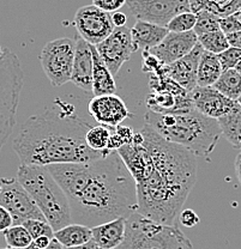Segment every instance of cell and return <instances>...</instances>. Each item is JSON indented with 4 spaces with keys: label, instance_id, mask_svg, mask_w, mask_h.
Segmentation results:
<instances>
[{
    "label": "cell",
    "instance_id": "cell-3",
    "mask_svg": "<svg viewBox=\"0 0 241 249\" xmlns=\"http://www.w3.org/2000/svg\"><path fill=\"white\" fill-rule=\"evenodd\" d=\"M152 157V170L137 185L138 213L165 225H177L183 206L197 180L196 156L167 142L144 124L139 131Z\"/></svg>",
    "mask_w": 241,
    "mask_h": 249
},
{
    "label": "cell",
    "instance_id": "cell-47",
    "mask_svg": "<svg viewBox=\"0 0 241 249\" xmlns=\"http://www.w3.org/2000/svg\"><path fill=\"white\" fill-rule=\"evenodd\" d=\"M235 70H237V71L239 72V73H241V60L239 61V64H238L237 66H235Z\"/></svg>",
    "mask_w": 241,
    "mask_h": 249
},
{
    "label": "cell",
    "instance_id": "cell-23",
    "mask_svg": "<svg viewBox=\"0 0 241 249\" xmlns=\"http://www.w3.org/2000/svg\"><path fill=\"white\" fill-rule=\"evenodd\" d=\"M223 73L221 62L216 54L204 51L198 66V74H197V84L202 88L214 87L221 74Z\"/></svg>",
    "mask_w": 241,
    "mask_h": 249
},
{
    "label": "cell",
    "instance_id": "cell-10",
    "mask_svg": "<svg viewBox=\"0 0 241 249\" xmlns=\"http://www.w3.org/2000/svg\"><path fill=\"white\" fill-rule=\"evenodd\" d=\"M137 20L166 27L178 15L191 11L190 0H126Z\"/></svg>",
    "mask_w": 241,
    "mask_h": 249
},
{
    "label": "cell",
    "instance_id": "cell-29",
    "mask_svg": "<svg viewBox=\"0 0 241 249\" xmlns=\"http://www.w3.org/2000/svg\"><path fill=\"white\" fill-rule=\"evenodd\" d=\"M4 238L7 247L22 248L29 247L34 242L32 235L25 229L24 225H14L6 231H4Z\"/></svg>",
    "mask_w": 241,
    "mask_h": 249
},
{
    "label": "cell",
    "instance_id": "cell-21",
    "mask_svg": "<svg viewBox=\"0 0 241 249\" xmlns=\"http://www.w3.org/2000/svg\"><path fill=\"white\" fill-rule=\"evenodd\" d=\"M93 60H94V73H93V93L94 96L113 95L116 91V84L114 76L95 46H92Z\"/></svg>",
    "mask_w": 241,
    "mask_h": 249
},
{
    "label": "cell",
    "instance_id": "cell-25",
    "mask_svg": "<svg viewBox=\"0 0 241 249\" xmlns=\"http://www.w3.org/2000/svg\"><path fill=\"white\" fill-rule=\"evenodd\" d=\"M190 4L194 14L201 10H209L220 18L232 16L241 9V0H190Z\"/></svg>",
    "mask_w": 241,
    "mask_h": 249
},
{
    "label": "cell",
    "instance_id": "cell-4",
    "mask_svg": "<svg viewBox=\"0 0 241 249\" xmlns=\"http://www.w3.org/2000/svg\"><path fill=\"white\" fill-rule=\"evenodd\" d=\"M144 121L163 139L185 147L196 157H209L222 136L217 120L194 108L166 114L148 110Z\"/></svg>",
    "mask_w": 241,
    "mask_h": 249
},
{
    "label": "cell",
    "instance_id": "cell-39",
    "mask_svg": "<svg viewBox=\"0 0 241 249\" xmlns=\"http://www.w3.org/2000/svg\"><path fill=\"white\" fill-rule=\"evenodd\" d=\"M11 227H14V219H12V216L10 214V212L7 211L6 209L0 206V232L6 231V230L10 229Z\"/></svg>",
    "mask_w": 241,
    "mask_h": 249
},
{
    "label": "cell",
    "instance_id": "cell-44",
    "mask_svg": "<svg viewBox=\"0 0 241 249\" xmlns=\"http://www.w3.org/2000/svg\"><path fill=\"white\" fill-rule=\"evenodd\" d=\"M69 249H103V248H101L100 246H97L94 241H90V242L87 243V245L79 246V247H76V248H69Z\"/></svg>",
    "mask_w": 241,
    "mask_h": 249
},
{
    "label": "cell",
    "instance_id": "cell-18",
    "mask_svg": "<svg viewBox=\"0 0 241 249\" xmlns=\"http://www.w3.org/2000/svg\"><path fill=\"white\" fill-rule=\"evenodd\" d=\"M128 218L121 217L92 228L93 241L103 249H116L126 236Z\"/></svg>",
    "mask_w": 241,
    "mask_h": 249
},
{
    "label": "cell",
    "instance_id": "cell-33",
    "mask_svg": "<svg viewBox=\"0 0 241 249\" xmlns=\"http://www.w3.org/2000/svg\"><path fill=\"white\" fill-rule=\"evenodd\" d=\"M142 55H143V64H142V67H143L142 70H143V72L150 73V76H167V74H166L167 65L161 62L159 59L155 55H152L149 51H143Z\"/></svg>",
    "mask_w": 241,
    "mask_h": 249
},
{
    "label": "cell",
    "instance_id": "cell-27",
    "mask_svg": "<svg viewBox=\"0 0 241 249\" xmlns=\"http://www.w3.org/2000/svg\"><path fill=\"white\" fill-rule=\"evenodd\" d=\"M113 129L114 127L105 126V124H95L90 127L85 136L88 146L94 151L111 152L108 151V144H110Z\"/></svg>",
    "mask_w": 241,
    "mask_h": 249
},
{
    "label": "cell",
    "instance_id": "cell-30",
    "mask_svg": "<svg viewBox=\"0 0 241 249\" xmlns=\"http://www.w3.org/2000/svg\"><path fill=\"white\" fill-rule=\"evenodd\" d=\"M196 16L197 23L193 31L198 37L202 35H205V34L221 30V27H220L221 18L215 15L214 12L209 11V10H201V11L197 12Z\"/></svg>",
    "mask_w": 241,
    "mask_h": 249
},
{
    "label": "cell",
    "instance_id": "cell-32",
    "mask_svg": "<svg viewBox=\"0 0 241 249\" xmlns=\"http://www.w3.org/2000/svg\"><path fill=\"white\" fill-rule=\"evenodd\" d=\"M196 23L197 16L194 12H184L170 20L169 24L167 25V29L169 30V33H188L193 31Z\"/></svg>",
    "mask_w": 241,
    "mask_h": 249
},
{
    "label": "cell",
    "instance_id": "cell-1",
    "mask_svg": "<svg viewBox=\"0 0 241 249\" xmlns=\"http://www.w3.org/2000/svg\"><path fill=\"white\" fill-rule=\"evenodd\" d=\"M47 168L69 199L72 222L94 228L138 212L136 181L116 151L92 162Z\"/></svg>",
    "mask_w": 241,
    "mask_h": 249
},
{
    "label": "cell",
    "instance_id": "cell-38",
    "mask_svg": "<svg viewBox=\"0 0 241 249\" xmlns=\"http://www.w3.org/2000/svg\"><path fill=\"white\" fill-rule=\"evenodd\" d=\"M179 220H180L181 224L186 228H193L196 227L197 224H199L201 219H199V216L191 209L183 210L179 216Z\"/></svg>",
    "mask_w": 241,
    "mask_h": 249
},
{
    "label": "cell",
    "instance_id": "cell-14",
    "mask_svg": "<svg viewBox=\"0 0 241 249\" xmlns=\"http://www.w3.org/2000/svg\"><path fill=\"white\" fill-rule=\"evenodd\" d=\"M190 97L197 111L215 120L229 114L239 105L237 101L230 100L223 93L217 91L214 87H197L190 92Z\"/></svg>",
    "mask_w": 241,
    "mask_h": 249
},
{
    "label": "cell",
    "instance_id": "cell-6",
    "mask_svg": "<svg viewBox=\"0 0 241 249\" xmlns=\"http://www.w3.org/2000/svg\"><path fill=\"white\" fill-rule=\"evenodd\" d=\"M116 249H192L178 225H165L136 212L128 218L126 236Z\"/></svg>",
    "mask_w": 241,
    "mask_h": 249
},
{
    "label": "cell",
    "instance_id": "cell-24",
    "mask_svg": "<svg viewBox=\"0 0 241 249\" xmlns=\"http://www.w3.org/2000/svg\"><path fill=\"white\" fill-rule=\"evenodd\" d=\"M222 136L233 147L241 150V107H238L217 120Z\"/></svg>",
    "mask_w": 241,
    "mask_h": 249
},
{
    "label": "cell",
    "instance_id": "cell-20",
    "mask_svg": "<svg viewBox=\"0 0 241 249\" xmlns=\"http://www.w3.org/2000/svg\"><path fill=\"white\" fill-rule=\"evenodd\" d=\"M149 110L157 114L173 113L193 108L190 93L187 96H175L169 92H151L145 100Z\"/></svg>",
    "mask_w": 241,
    "mask_h": 249
},
{
    "label": "cell",
    "instance_id": "cell-28",
    "mask_svg": "<svg viewBox=\"0 0 241 249\" xmlns=\"http://www.w3.org/2000/svg\"><path fill=\"white\" fill-rule=\"evenodd\" d=\"M199 45L204 48V51L210 52L212 54H219L223 53L229 48V43H228L227 35L222 30L214 31V33L205 34L198 37Z\"/></svg>",
    "mask_w": 241,
    "mask_h": 249
},
{
    "label": "cell",
    "instance_id": "cell-34",
    "mask_svg": "<svg viewBox=\"0 0 241 249\" xmlns=\"http://www.w3.org/2000/svg\"><path fill=\"white\" fill-rule=\"evenodd\" d=\"M25 227V229L29 231L32 235L33 240H36L38 237H42V236H47V237L54 238V230L51 227V224L47 220H37V219H32L27 220V222L23 224Z\"/></svg>",
    "mask_w": 241,
    "mask_h": 249
},
{
    "label": "cell",
    "instance_id": "cell-37",
    "mask_svg": "<svg viewBox=\"0 0 241 249\" xmlns=\"http://www.w3.org/2000/svg\"><path fill=\"white\" fill-rule=\"evenodd\" d=\"M126 4V0H93V5L106 12H116Z\"/></svg>",
    "mask_w": 241,
    "mask_h": 249
},
{
    "label": "cell",
    "instance_id": "cell-19",
    "mask_svg": "<svg viewBox=\"0 0 241 249\" xmlns=\"http://www.w3.org/2000/svg\"><path fill=\"white\" fill-rule=\"evenodd\" d=\"M132 38L136 46L143 51H150L155 48L167 37L169 30L166 27L152 24L143 20H136L131 29Z\"/></svg>",
    "mask_w": 241,
    "mask_h": 249
},
{
    "label": "cell",
    "instance_id": "cell-36",
    "mask_svg": "<svg viewBox=\"0 0 241 249\" xmlns=\"http://www.w3.org/2000/svg\"><path fill=\"white\" fill-rule=\"evenodd\" d=\"M220 27H221V30L223 31L225 35L241 31V23L233 15L221 18V20H220Z\"/></svg>",
    "mask_w": 241,
    "mask_h": 249
},
{
    "label": "cell",
    "instance_id": "cell-41",
    "mask_svg": "<svg viewBox=\"0 0 241 249\" xmlns=\"http://www.w3.org/2000/svg\"><path fill=\"white\" fill-rule=\"evenodd\" d=\"M228 43H229L230 47H234V48L241 49V31H238V33L229 34L227 35Z\"/></svg>",
    "mask_w": 241,
    "mask_h": 249
},
{
    "label": "cell",
    "instance_id": "cell-35",
    "mask_svg": "<svg viewBox=\"0 0 241 249\" xmlns=\"http://www.w3.org/2000/svg\"><path fill=\"white\" fill-rule=\"evenodd\" d=\"M217 56H219L223 71L233 70L235 69V66H237V65L239 64V61L241 60V49L234 48V47H229L227 51L219 54Z\"/></svg>",
    "mask_w": 241,
    "mask_h": 249
},
{
    "label": "cell",
    "instance_id": "cell-11",
    "mask_svg": "<svg viewBox=\"0 0 241 249\" xmlns=\"http://www.w3.org/2000/svg\"><path fill=\"white\" fill-rule=\"evenodd\" d=\"M74 27L80 37L92 46L100 45L115 29L112 15L98 9L95 5H87L77 10Z\"/></svg>",
    "mask_w": 241,
    "mask_h": 249
},
{
    "label": "cell",
    "instance_id": "cell-51",
    "mask_svg": "<svg viewBox=\"0 0 241 249\" xmlns=\"http://www.w3.org/2000/svg\"><path fill=\"white\" fill-rule=\"evenodd\" d=\"M1 249H22V248H11V247H6V248H1ZM27 249V248H25Z\"/></svg>",
    "mask_w": 241,
    "mask_h": 249
},
{
    "label": "cell",
    "instance_id": "cell-26",
    "mask_svg": "<svg viewBox=\"0 0 241 249\" xmlns=\"http://www.w3.org/2000/svg\"><path fill=\"white\" fill-rule=\"evenodd\" d=\"M214 88L230 100L237 101L241 95V73L235 69L223 71Z\"/></svg>",
    "mask_w": 241,
    "mask_h": 249
},
{
    "label": "cell",
    "instance_id": "cell-45",
    "mask_svg": "<svg viewBox=\"0 0 241 249\" xmlns=\"http://www.w3.org/2000/svg\"><path fill=\"white\" fill-rule=\"evenodd\" d=\"M65 247L63 245H61L60 242H59L58 240H56V238H53V240L51 241V243H49V246L46 249H64Z\"/></svg>",
    "mask_w": 241,
    "mask_h": 249
},
{
    "label": "cell",
    "instance_id": "cell-48",
    "mask_svg": "<svg viewBox=\"0 0 241 249\" xmlns=\"http://www.w3.org/2000/svg\"><path fill=\"white\" fill-rule=\"evenodd\" d=\"M27 249H40V248H38V247H37V246H36V245H35V243H34V242H33V243H32V245H30V246H29V247H28Z\"/></svg>",
    "mask_w": 241,
    "mask_h": 249
},
{
    "label": "cell",
    "instance_id": "cell-46",
    "mask_svg": "<svg viewBox=\"0 0 241 249\" xmlns=\"http://www.w3.org/2000/svg\"><path fill=\"white\" fill-rule=\"evenodd\" d=\"M233 16H234V17L237 18V19L239 20V22L241 23V9L238 10L237 12H234V14H233Z\"/></svg>",
    "mask_w": 241,
    "mask_h": 249
},
{
    "label": "cell",
    "instance_id": "cell-31",
    "mask_svg": "<svg viewBox=\"0 0 241 249\" xmlns=\"http://www.w3.org/2000/svg\"><path fill=\"white\" fill-rule=\"evenodd\" d=\"M134 133H136V132L132 131V129L128 126L119 124V126L114 127L110 144H108V151H118L119 149H121V147L125 146V145L131 144V142H133Z\"/></svg>",
    "mask_w": 241,
    "mask_h": 249
},
{
    "label": "cell",
    "instance_id": "cell-5",
    "mask_svg": "<svg viewBox=\"0 0 241 249\" xmlns=\"http://www.w3.org/2000/svg\"><path fill=\"white\" fill-rule=\"evenodd\" d=\"M17 178L29 192L54 231L71 224L69 199L47 167L19 164Z\"/></svg>",
    "mask_w": 241,
    "mask_h": 249
},
{
    "label": "cell",
    "instance_id": "cell-2",
    "mask_svg": "<svg viewBox=\"0 0 241 249\" xmlns=\"http://www.w3.org/2000/svg\"><path fill=\"white\" fill-rule=\"evenodd\" d=\"M90 127L92 124L77 115L74 106L56 98L43 113L25 120L12 147L24 165L92 162L111 152L94 151L88 146L85 136Z\"/></svg>",
    "mask_w": 241,
    "mask_h": 249
},
{
    "label": "cell",
    "instance_id": "cell-50",
    "mask_svg": "<svg viewBox=\"0 0 241 249\" xmlns=\"http://www.w3.org/2000/svg\"><path fill=\"white\" fill-rule=\"evenodd\" d=\"M237 102L239 103V106H240V107H241V95H240V97L238 98V100H237Z\"/></svg>",
    "mask_w": 241,
    "mask_h": 249
},
{
    "label": "cell",
    "instance_id": "cell-8",
    "mask_svg": "<svg viewBox=\"0 0 241 249\" xmlns=\"http://www.w3.org/2000/svg\"><path fill=\"white\" fill-rule=\"evenodd\" d=\"M74 55L76 40L74 38H56L46 43L38 60L52 87H61L71 82Z\"/></svg>",
    "mask_w": 241,
    "mask_h": 249
},
{
    "label": "cell",
    "instance_id": "cell-15",
    "mask_svg": "<svg viewBox=\"0 0 241 249\" xmlns=\"http://www.w3.org/2000/svg\"><path fill=\"white\" fill-rule=\"evenodd\" d=\"M197 45H198V36L194 31L169 33L159 46L150 49L149 52L161 62L169 66L191 53Z\"/></svg>",
    "mask_w": 241,
    "mask_h": 249
},
{
    "label": "cell",
    "instance_id": "cell-49",
    "mask_svg": "<svg viewBox=\"0 0 241 249\" xmlns=\"http://www.w3.org/2000/svg\"><path fill=\"white\" fill-rule=\"evenodd\" d=\"M4 52H5V48H1V46H0V58L4 55Z\"/></svg>",
    "mask_w": 241,
    "mask_h": 249
},
{
    "label": "cell",
    "instance_id": "cell-40",
    "mask_svg": "<svg viewBox=\"0 0 241 249\" xmlns=\"http://www.w3.org/2000/svg\"><path fill=\"white\" fill-rule=\"evenodd\" d=\"M112 20L113 24L115 28H120V27H126V22H128V17H126L125 14L123 12H114L112 15Z\"/></svg>",
    "mask_w": 241,
    "mask_h": 249
},
{
    "label": "cell",
    "instance_id": "cell-22",
    "mask_svg": "<svg viewBox=\"0 0 241 249\" xmlns=\"http://www.w3.org/2000/svg\"><path fill=\"white\" fill-rule=\"evenodd\" d=\"M54 238L58 240L65 248H76L93 241V230L87 225L72 223L54 232Z\"/></svg>",
    "mask_w": 241,
    "mask_h": 249
},
{
    "label": "cell",
    "instance_id": "cell-7",
    "mask_svg": "<svg viewBox=\"0 0 241 249\" xmlns=\"http://www.w3.org/2000/svg\"><path fill=\"white\" fill-rule=\"evenodd\" d=\"M24 84L19 59L5 48L0 58V151L11 136L17 121V109Z\"/></svg>",
    "mask_w": 241,
    "mask_h": 249
},
{
    "label": "cell",
    "instance_id": "cell-16",
    "mask_svg": "<svg viewBox=\"0 0 241 249\" xmlns=\"http://www.w3.org/2000/svg\"><path fill=\"white\" fill-rule=\"evenodd\" d=\"M204 53V48L201 45H197L191 53L184 56L180 60L167 66L166 74L177 82L180 87H183L186 91L191 92L198 87L197 84V74H198V66L202 55Z\"/></svg>",
    "mask_w": 241,
    "mask_h": 249
},
{
    "label": "cell",
    "instance_id": "cell-17",
    "mask_svg": "<svg viewBox=\"0 0 241 249\" xmlns=\"http://www.w3.org/2000/svg\"><path fill=\"white\" fill-rule=\"evenodd\" d=\"M93 73H94V60H93L92 45H89L82 37L77 38L71 82L83 91L93 92Z\"/></svg>",
    "mask_w": 241,
    "mask_h": 249
},
{
    "label": "cell",
    "instance_id": "cell-12",
    "mask_svg": "<svg viewBox=\"0 0 241 249\" xmlns=\"http://www.w3.org/2000/svg\"><path fill=\"white\" fill-rule=\"evenodd\" d=\"M95 47L114 77L119 73L121 66L131 59L132 54L138 51L132 38L131 29L128 27L115 28L103 42Z\"/></svg>",
    "mask_w": 241,
    "mask_h": 249
},
{
    "label": "cell",
    "instance_id": "cell-42",
    "mask_svg": "<svg viewBox=\"0 0 241 249\" xmlns=\"http://www.w3.org/2000/svg\"><path fill=\"white\" fill-rule=\"evenodd\" d=\"M52 240H53V238L47 237V236H42V237H38L36 238V240H34V243H35L40 249H46L49 246Z\"/></svg>",
    "mask_w": 241,
    "mask_h": 249
},
{
    "label": "cell",
    "instance_id": "cell-9",
    "mask_svg": "<svg viewBox=\"0 0 241 249\" xmlns=\"http://www.w3.org/2000/svg\"><path fill=\"white\" fill-rule=\"evenodd\" d=\"M0 206L6 209L14 225H23L27 220H46L29 192L15 178H0Z\"/></svg>",
    "mask_w": 241,
    "mask_h": 249
},
{
    "label": "cell",
    "instance_id": "cell-13",
    "mask_svg": "<svg viewBox=\"0 0 241 249\" xmlns=\"http://www.w3.org/2000/svg\"><path fill=\"white\" fill-rule=\"evenodd\" d=\"M88 111L98 124L116 127L132 118L126 103L118 95L94 96L88 105Z\"/></svg>",
    "mask_w": 241,
    "mask_h": 249
},
{
    "label": "cell",
    "instance_id": "cell-43",
    "mask_svg": "<svg viewBox=\"0 0 241 249\" xmlns=\"http://www.w3.org/2000/svg\"><path fill=\"white\" fill-rule=\"evenodd\" d=\"M235 171H237V176L239 178V182L241 183V152L235 158Z\"/></svg>",
    "mask_w": 241,
    "mask_h": 249
}]
</instances>
